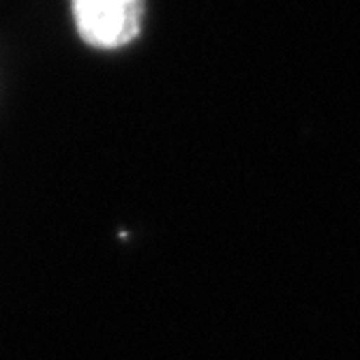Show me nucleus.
<instances>
[{
	"instance_id": "1",
	"label": "nucleus",
	"mask_w": 360,
	"mask_h": 360,
	"mask_svg": "<svg viewBox=\"0 0 360 360\" xmlns=\"http://www.w3.org/2000/svg\"><path fill=\"white\" fill-rule=\"evenodd\" d=\"M75 31L94 49H122L139 38L146 0H70Z\"/></svg>"
}]
</instances>
